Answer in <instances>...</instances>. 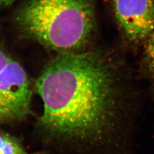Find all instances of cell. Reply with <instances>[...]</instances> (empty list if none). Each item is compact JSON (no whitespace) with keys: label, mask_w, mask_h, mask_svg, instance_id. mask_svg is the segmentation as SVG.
<instances>
[{"label":"cell","mask_w":154,"mask_h":154,"mask_svg":"<svg viewBox=\"0 0 154 154\" xmlns=\"http://www.w3.org/2000/svg\"><path fill=\"white\" fill-rule=\"evenodd\" d=\"M0 154H50L46 150L29 152L21 139L6 131L0 129Z\"/></svg>","instance_id":"cell-6"},{"label":"cell","mask_w":154,"mask_h":154,"mask_svg":"<svg viewBox=\"0 0 154 154\" xmlns=\"http://www.w3.org/2000/svg\"><path fill=\"white\" fill-rule=\"evenodd\" d=\"M16 1V0H0V10L9 7Z\"/></svg>","instance_id":"cell-7"},{"label":"cell","mask_w":154,"mask_h":154,"mask_svg":"<svg viewBox=\"0 0 154 154\" xmlns=\"http://www.w3.org/2000/svg\"><path fill=\"white\" fill-rule=\"evenodd\" d=\"M136 74L148 84L149 94L154 101V31L148 37L139 51Z\"/></svg>","instance_id":"cell-5"},{"label":"cell","mask_w":154,"mask_h":154,"mask_svg":"<svg viewBox=\"0 0 154 154\" xmlns=\"http://www.w3.org/2000/svg\"><path fill=\"white\" fill-rule=\"evenodd\" d=\"M122 49L138 53L154 31V0H110Z\"/></svg>","instance_id":"cell-4"},{"label":"cell","mask_w":154,"mask_h":154,"mask_svg":"<svg viewBox=\"0 0 154 154\" xmlns=\"http://www.w3.org/2000/svg\"><path fill=\"white\" fill-rule=\"evenodd\" d=\"M97 0H28L13 16L21 36L55 54L93 47L97 33Z\"/></svg>","instance_id":"cell-2"},{"label":"cell","mask_w":154,"mask_h":154,"mask_svg":"<svg viewBox=\"0 0 154 154\" xmlns=\"http://www.w3.org/2000/svg\"><path fill=\"white\" fill-rule=\"evenodd\" d=\"M33 85L15 57L0 46V125L21 123L32 114Z\"/></svg>","instance_id":"cell-3"},{"label":"cell","mask_w":154,"mask_h":154,"mask_svg":"<svg viewBox=\"0 0 154 154\" xmlns=\"http://www.w3.org/2000/svg\"><path fill=\"white\" fill-rule=\"evenodd\" d=\"M120 46L55 54L35 83L42 112L35 132L59 154H134L143 93Z\"/></svg>","instance_id":"cell-1"}]
</instances>
